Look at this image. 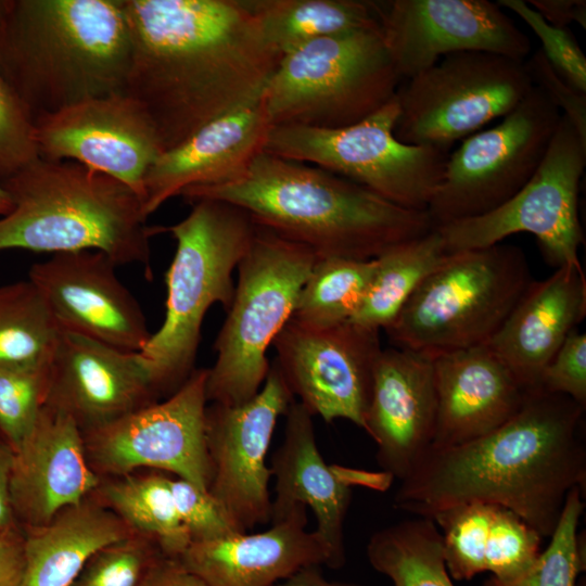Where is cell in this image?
Here are the masks:
<instances>
[{"instance_id": "obj_11", "label": "cell", "mask_w": 586, "mask_h": 586, "mask_svg": "<svg viewBox=\"0 0 586 586\" xmlns=\"http://www.w3.org/2000/svg\"><path fill=\"white\" fill-rule=\"evenodd\" d=\"M398 87L394 133L403 143L446 152L513 111L533 88L524 61L489 52H459Z\"/></svg>"}, {"instance_id": "obj_5", "label": "cell", "mask_w": 586, "mask_h": 586, "mask_svg": "<svg viewBox=\"0 0 586 586\" xmlns=\"http://www.w3.org/2000/svg\"><path fill=\"white\" fill-rule=\"evenodd\" d=\"M11 211L0 216V252L99 251L153 277L142 200L123 182L73 161L38 158L0 184Z\"/></svg>"}, {"instance_id": "obj_45", "label": "cell", "mask_w": 586, "mask_h": 586, "mask_svg": "<svg viewBox=\"0 0 586 586\" xmlns=\"http://www.w3.org/2000/svg\"><path fill=\"white\" fill-rule=\"evenodd\" d=\"M527 3L549 24L568 28L572 23L586 28V1L584 0H530Z\"/></svg>"}, {"instance_id": "obj_44", "label": "cell", "mask_w": 586, "mask_h": 586, "mask_svg": "<svg viewBox=\"0 0 586 586\" xmlns=\"http://www.w3.org/2000/svg\"><path fill=\"white\" fill-rule=\"evenodd\" d=\"M24 566V532L0 534V586H21Z\"/></svg>"}, {"instance_id": "obj_7", "label": "cell", "mask_w": 586, "mask_h": 586, "mask_svg": "<svg viewBox=\"0 0 586 586\" xmlns=\"http://www.w3.org/2000/svg\"><path fill=\"white\" fill-rule=\"evenodd\" d=\"M532 281L520 246L449 253L384 331L393 346L431 357L486 345Z\"/></svg>"}, {"instance_id": "obj_38", "label": "cell", "mask_w": 586, "mask_h": 586, "mask_svg": "<svg viewBox=\"0 0 586 586\" xmlns=\"http://www.w3.org/2000/svg\"><path fill=\"white\" fill-rule=\"evenodd\" d=\"M542 537L518 514L497 506L486 538L485 572L500 579L521 574L540 553Z\"/></svg>"}, {"instance_id": "obj_28", "label": "cell", "mask_w": 586, "mask_h": 586, "mask_svg": "<svg viewBox=\"0 0 586 586\" xmlns=\"http://www.w3.org/2000/svg\"><path fill=\"white\" fill-rule=\"evenodd\" d=\"M24 532L21 586H71L103 547L135 533L93 495Z\"/></svg>"}, {"instance_id": "obj_24", "label": "cell", "mask_w": 586, "mask_h": 586, "mask_svg": "<svg viewBox=\"0 0 586 586\" xmlns=\"http://www.w3.org/2000/svg\"><path fill=\"white\" fill-rule=\"evenodd\" d=\"M436 421L430 448L460 445L510 419L530 390L487 346L433 357Z\"/></svg>"}, {"instance_id": "obj_20", "label": "cell", "mask_w": 586, "mask_h": 586, "mask_svg": "<svg viewBox=\"0 0 586 586\" xmlns=\"http://www.w3.org/2000/svg\"><path fill=\"white\" fill-rule=\"evenodd\" d=\"M139 352H127L61 330L49 362L47 404L67 413L82 433L157 402Z\"/></svg>"}, {"instance_id": "obj_39", "label": "cell", "mask_w": 586, "mask_h": 586, "mask_svg": "<svg viewBox=\"0 0 586 586\" xmlns=\"http://www.w3.org/2000/svg\"><path fill=\"white\" fill-rule=\"evenodd\" d=\"M497 4L527 24L539 38L540 51L551 67L575 89L586 93V56L572 31L546 22L527 1L499 0Z\"/></svg>"}, {"instance_id": "obj_14", "label": "cell", "mask_w": 586, "mask_h": 586, "mask_svg": "<svg viewBox=\"0 0 586 586\" xmlns=\"http://www.w3.org/2000/svg\"><path fill=\"white\" fill-rule=\"evenodd\" d=\"M206 378L207 369H195L164 400L82 433L92 470L102 479L146 468L171 473L208 491Z\"/></svg>"}, {"instance_id": "obj_6", "label": "cell", "mask_w": 586, "mask_h": 586, "mask_svg": "<svg viewBox=\"0 0 586 586\" xmlns=\"http://www.w3.org/2000/svg\"><path fill=\"white\" fill-rule=\"evenodd\" d=\"M187 217L155 226L176 241L165 273L162 326L140 351L160 396L171 395L195 370L204 317L212 305L227 311L234 294L232 273L249 250L257 225L244 209L218 200L190 202Z\"/></svg>"}, {"instance_id": "obj_37", "label": "cell", "mask_w": 586, "mask_h": 586, "mask_svg": "<svg viewBox=\"0 0 586 586\" xmlns=\"http://www.w3.org/2000/svg\"><path fill=\"white\" fill-rule=\"evenodd\" d=\"M162 556L152 542L135 534L97 551L71 586H143Z\"/></svg>"}, {"instance_id": "obj_36", "label": "cell", "mask_w": 586, "mask_h": 586, "mask_svg": "<svg viewBox=\"0 0 586 586\" xmlns=\"http://www.w3.org/2000/svg\"><path fill=\"white\" fill-rule=\"evenodd\" d=\"M49 362L0 366V436L13 450L28 436L47 404Z\"/></svg>"}, {"instance_id": "obj_15", "label": "cell", "mask_w": 586, "mask_h": 586, "mask_svg": "<svg viewBox=\"0 0 586 586\" xmlns=\"http://www.w3.org/2000/svg\"><path fill=\"white\" fill-rule=\"evenodd\" d=\"M380 331L352 321L309 327L290 319L275 339L273 364L293 397L327 423L345 419L365 429Z\"/></svg>"}, {"instance_id": "obj_12", "label": "cell", "mask_w": 586, "mask_h": 586, "mask_svg": "<svg viewBox=\"0 0 586 586\" xmlns=\"http://www.w3.org/2000/svg\"><path fill=\"white\" fill-rule=\"evenodd\" d=\"M561 117L533 86L496 126L463 139L448 154L428 207L434 228L486 214L510 200L540 165Z\"/></svg>"}, {"instance_id": "obj_18", "label": "cell", "mask_w": 586, "mask_h": 586, "mask_svg": "<svg viewBox=\"0 0 586 586\" xmlns=\"http://www.w3.org/2000/svg\"><path fill=\"white\" fill-rule=\"evenodd\" d=\"M387 52L408 79L459 52H489L524 61L528 37L488 0H392L378 2Z\"/></svg>"}, {"instance_id": "obj_8", "label": "cell", "mask_w": 586, "mask_h": 586, "mask_svg": "<svg viewBox=\"0 0 586 586\" xmlns=\"http://www.w3.org/2000/svg\"><path fill=\"white\" fill-rule=\"evenodd\" d=\"M400 80L379 24L316 39L281 56L260 104L271 127L342 128L391 101Z\"/></svg>"}, {"instance_id": "obj_9", "label": "cell", "mask_w": 586, "mask_h": 586, "mask_svg": "<svg viewBox=\"0 0 586 586\" xmlns=\"http://www.w3.org/2000/svg\"><path fill=\"white\" fill-rule=\"evenodd\" d=\"M317 259L308 247L257 225L237 266L233 298L214 342L208 403L237 406L259 392L270 368L267 351L292 318Z\"/></svg>"}, {"instance_id": "obj_26", "label": "cell", "mask_w": 586, "mask_h": 586, "mask_svg": "<svg viewBox=\"0 0 586 586\" xmlns=\"http://www.w3.org/2000/svg\"><path fill=\"white\" fill-rule=\"evenodd\" d=\"M270 128L259 100L212 120L164 152L144 177L145 216L189 187L225 183L240 176L264 151Z\"/></svg>"}, {"instance_id": "obj_34", "label": "cell", "mask_w": 586, "mask_h": 586, "mask_svg": "<svg viewBox=\"0 0 586 586\" xmlns=\"http://www.w3.org/2000/svg\"><path fill=\"white\" fill-rule=\"evenodd\" d=\"M377 269V258H318L304 282L292 319L309 327L351 320Z\"/></svg>"}, {"instance_id": "obj_48", "label": "cell", "mask_w": 586, "mask_h": 586, "mask_svg": "<svg viewBox=\"0 0 586 586\" xmlns=\"http://www.w3.org/2000/svg\"><path fill=\"white\" fill-rule=\"evenodd\" d=\"M275 586H360L353 583L331 582L324 578L320 565H308Z\"/></svg>"}, {"instance_id": "obj_50", "label": "cell", "mask_w": 586, "mask_h": 586, "mask_svg": "<svg viewBox=\"0 0 586 586\" xmlns=\"http://www.w3.org/2000/svg\"><path fill=\"white\" fill-rule=\"evenodd\" d=\"M0 216H2L1 213H0Z\"/></svg>"}, {"instance_id": "obj_49", "label": "cell", "mask_w": 586, "mask_h": 586, "mask_svg": "<svg viewBox=\"0 0 586 586\" xmlns=\"http://www.w3.org/2000/svg\"><path fill=\"white\" fill-rule=\"evenodd\" d=\"M12 208L10 196L5 190L0 186V213L1 215L8 214Z\"/></svg>"}, {"instance_id": "obj_19", "label": "cell", "mask_w": 586, "mask_h": 586, "mask_svg": "<svg viewBox=\"0 0 586 586\" xmlns=\"http://www.w3.org/2000/svg\"><path fill=\"white\" fill-rule=\"evenodd\" d=\"M99 251L53 254L35 263L28 279L59 327L127 352H140L151 333L141 306Z\"/></svg>"}, {"instance_id": "obj_33", "label": "cell", "mask_w": 586, "mask_h": 586, "mask_svg": "<svg viewBox=\"0 0 586 586\" xmlns=\"http://www.w3.org/2000/svg\"><path fill=\"white\" fill-rule=\"evenodd\" d=\"M60 333L46 300L28 278L0 285V366L48 364Z\"/></svg>"}, {"instance_id": "obj_31", "label": "cell", "mask_w": 586, "mask_h": 586, "mask_svg": "<svg viewBox=\"0 0 586 586\" xmlns=\"http://www.w3.org/2000/svg\"><path fill=\"white\" fill-rule=\"evenodd\" d=\"M437 229L399 244L379 257L364 300L349 321L385 330L419 284L447 258Z\"/></svg>"}, {"instance_id": "obj_23", "label": "cell", "mask_w": 586, "mask_h": 586, "mask_svg": "<svg viewBox=\"0 0 586 586\" xmlns=\"http://www.w3.org/2000/svg\"><path fill=\"white\" fill-rule=\"evenodd\" d=\"M271 524L259 533L193 542L177 560L208 586H275L308 565L332 568L323 542L306 530L305 506Z\"/></svg>"}, {"instance_id": "obj_42", "label": "cell", "mask_w": 586, "mask_h": 586, "mask_svg": "<svg viewBox=\"0 0 586 586\" xmlns=\"http://www.w3.org/2000/svg\"><path fill=\"white\" fill-rule=\"evenodd\" d=\"M539 388L565 395L586 407V334L573 330L547 364Z\"/></svg>"}, {"instance_id": "obj_21", "label": "cell", "mask_w": 586, "mask_h": 586, "mask_svg": "<svg viewBox=\"0 0 586 586\" xmlns=\"http://www.w3.org/2000/svg\"><path fill=\"white\" fill-rule=\"evenodd\" d=\"M436 421L433 357L382 348L373 370L365 431L377 461L391 477L406 479L430 449Z\"/></svg>"}, {"instance_id": "obj_2", "label": "cell", "mask_w": 586, "mask_h": 586, "mask_svg": "<svg viewBox=\"0 0 586 586\" xmlns=\"http://www.w3.org/2000/svg\"><path fill=\"white\" fill-rule=\"evenodd\" d=\"M584 412L565 395L530 390L521 408L489 433L430 448L400 481L395 506L432 519L461 505H497L549 537L569 492L585 488Z\"/></svg>"}, {"instance_id": "obj_22", "label": "cell", "mask_w": 586, "mask_h": 586, "mask_svg": "<svg viewBox=\"0 0 586 586\" xmlns=\"http://www.w3.org/2000/svg\"><path fill=\"white\" fill-rule=\"evenodd\" d=\"M101 477L87 458L84 435L64 411L46 405L14 450L10 498L17 525H46L60 511L92 496Z\"/></svg>"}, {"instance_id": "obj_3", "label": "cell", "mask_w": 586, "mask_h": 586, "mask_svg": "<svg viewBox=\"0 0 586 586\" xmlns=\"http://www.w3.org/2000/svg\"><path fill=\"white\" fill-rule=\"evenodd\" d=\"M179 196L224 201L318 258L373 259L434 229L428 212L398 206L318 166L262 151L237 178Z\"/></svg>"}, {"instance_id": "obj_1", "label": "cell", "mask_w": 586, "mask_h": 586, "mask_svg": "<svg viewBox=\"0 0 586 586\" xmlns=\"http://www.w3.org/2000/svg\"><path fill=\"white\" fill-rule=\"evenodd\" d=\"M131 37L125 92L164 152L260 100L280 56L243 0H123Z\"/></svg>"}, {"instance_id": "obj_13", "label": "cell", "mask_w": 586, "mask_h": 586, "mask_svg": "<svg viewBox=\"0 0 586 586\" xmlns=\"http://www.w3.org/2000/svg\"><path fill=\"white\" fill-rule=\"evenodd\" d=\"M586 164V144L561 115L548 150L526 184L499 207L454 221L438 230L448 253L501 243L507 237L532 233L556 268L581 267L584 242L578 192Z\"/></svg>"}, {"instance_id": "obj_4", "label": "cell", "mask_w": 586, "mask_h": 586, "mask_svg": "<svg viewBox=\"0 0 586 586\" xmlns=\"http://www.w3.org/2000/svg\"><path fill=\"white\" fill-rule=\"evenodd\" d=\"M130 58L123 0H0V75L34 119L124 93Z\"/></svg>"}, {"instance_id": "obj_29", "label": "cell", "mask_w": 586, "mask_h": 586, "mask_svg": "<svg viewBox=\"0 0 586 586\" xmlns=\"http://www.w3.org/2000/svg\"><path fill=\"white\" fill-rule=\"evenodd\" d=\"M268 46L280 56L323 37L380 24L378 2L361 0H243Z\"/></svg>"}, {"instance_id": "obj_27", "label": "cell", "mask_w": 586, "mask_h": 586, "mask_svg": "<svg viewBox=\"0 0 586 586\" xmlns=\"http://www.w3.org/2000/svg\"><path fill=\"white\" fill-rule=\"evenodd\" d=\"M585 316L583 267H558L531 282L486 345L525 388H537L543 370Z\"/></svg>"}, {"instance_id": "obj_40", "label": "cell", "mask_w": 586, "mask_h": 586, "mask_svg": "<svg viewBox=\"0 0 586 586\" xmlns=\"http://www.w3.org/2000/svg\"><path fill=\"white\" fill-rule=\"evenodd\" d=\"M38 158L34 117L0 75V184Z\"/></svg>"}, {"instance_id": "obj_43", "label": "cell", "mask_w": 586, "mask_h": 586, "mask_svg": "<svg viewBox=\"0 0 586 586\" xmlns=\"http://www.w3.org/2000/svg\"><path fill=\"white\" fill-rule=\"evenodd\" d=\"M528 76L569 118L582 142L586 144V93L565 81L549 64L540 49L524 62Z\"/></svg>"}, {"instance_id": "obj_35", "label": "cell", "mask_w": 586, "mask_h": 586, "mask_svg": "<svg viewBox=\"0 0 586 586\" xmlns=\"http://www.w3.org/2000/svg\"><path fill=\"white\" fill-rule=\"evenodd\" d=\"M583 492L582 487L569 492L548 547L524 572L508 579L489 576L483 586H576L577 574L585 568L577 535Z\"/></svg>"}, {"instance_id": "obj_16", "label": "cell", "mask_w": 586, "mask_h": 586, "mask_svg": "<svg viewBox=\"0 0 586 586\" xmlns=\"http://www.w3.org/2000/svg\"><path fill=\"white\" fill-rule=\"evenodd\" d=\"M294 399L272 362L252 399L237 406L211 403L206 407L208 492L241 533L271 521L272 473L266 458L278 419Z\"/></svg>"}, {"instance_id": "obj_30", "label": "cell", "mask_w": 586, "mask_h": 586, "mask_svg": "<svg viewBox=\"0 0 586 586\" xmlns=\"http://www.w3.org/2000/svg\"><path fill=\"white\" fill-rule=\"evenodd\" d=\"M165 472L102 477L93 497L166 558L179 559L191 544L176 510Z\"/></svg>"}, {"instance_id": "obj_41", "label": "cell", "mask_w": 586, "mask_h": 586, "mask_svg": "<svg viewBox=\"0 0 586 586\" xmlns=\"http://www.w3.org/2000/svg\"><path fill=\"white\" fill-rule=\"evenodd\" d=\"M170 488L177 513L191 543L242 534L208 491L179 477L170 479Z\"/></svg>"}, {"instance_id": "obj_32", "label": "cell", "mask_w": 586, "mask_h": 586, "mask_svg": "<svg viewBox=\"0 0 586 586\" xmlns=\"http://www.w3.org/2000/svg\"><path fill=\"white\" fill-rule=\"evenodd\" d=\"M370 565L393 586H455L444 558L438 526L429 518L405 520L372 534Z\"/></svg>"}, {"instance_id": "obj_46", "label": "cell", "mask_w": 586, "mask_h": 586, "mask_svg": "<svg viewBox=\"0 0 586 586\" xmlns=\"http://www.w3.org/2000/svg\"><path fill=\"white\" fill-rule=\"evenodd\" d=\"M143 586H208L178 560L162 556L149 571Z\"/></svg>"}, {"instance_id": "obj_25", "label": "cell", "mask_w": 586, "mask_h": 586, "mask_svg": "<svg viewBox=\"0 0 586 586\" xmlns=\"http://www.w3.org/2000/svg\"><path fill=\"white\" fill-rule=\"evenodd\" d=\"M284 416L283 441L270 466L276 479L270 522L283 520L300 505L309 507L332 569H339L346 561L344 523L352 500L351 484L324 461L316 442L314 416L295 399Z\"/></svg>"}, {"instance_id": "obj_47", "label": "cell", "mask_w": 586, "mask_h": 586, "mask_svg": "<svg viewBox=\"0 0 586 586\" xmlns=\"http://www.w3.org/2000/svg\"><path fill=\"white\" fill-rule=\"evenodd\" d=\"M13 458V448L0 436V534L22 530L15 521L10 498Z\"/></svg>"}, {"instance_id": "obj_17", "label": "cell", "mask_w": 586, "mask_h": 586, "mask_svg": "<svg viewBox=\"0 0 586 586\" xmlns=\"http://www.w3.org/2000/svg\"><path fill=\"white\" fill-rule=\"evenodd\" d=\"M39 157L73 161L110 176L144 201V177L164 153L144 109L126 93L81 100L35 117Z\"/></svg>"}, {"instance_id": "obj_10", "label": "cell", "mask_w": 586, "mask_h": 586, "mask_svg": "<svg viewBox=\"0 0 586 586\" xmlns=\"http://www.w3.org/2000/svg\"><path fill=\"white\" fill-rule=\"evenodd\" d=\"M398 116L395 95L370 116L346 127L275 126L264 151L310 163L398 206L426 212L443 178L448 152L400 142L394 133Z\"/></svg>"}]
</instances>
